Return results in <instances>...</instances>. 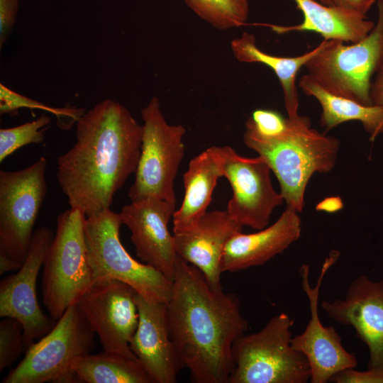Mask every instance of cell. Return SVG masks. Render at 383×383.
Returning <instances> with one entry per match:
<instances>
[{
  "mask_svg": "<svg viewBox=\"0 0 383 383\" xmlns=\"http://www.w3.org/2000/svg\"><path fill=\"white\" fill-rule=\"evenodd\" d=\"M258 133L266 136H272L281 133L286 126L287 118L278 111L271 109H256L250 117Z\"/></svg>",
  "mask_w": 383,
  "mask_h": 383,
  "instance_id": "obj_29",
  "label": "cell"
},
{
  "mask_svg": "<svg viewBox=\"0 0 383 383\" xmlns=\"http://www.w3.org/2000/svg\"><path fill=\"white\" fill-rule=\"evenodd\" d=\"M23 264L18 263L5 254L0 253V274L12 270H18Z\"/></svg>",
  "mask_w": 383,
  "mask_h": 383,
  "instance_id": "obj_35",
  "label": "cell"
},
{
  "mask_svg": "<svg viewBox=\"0 0 383 383\" xmlns=\"http://www.w3.org/2000/svg\"><path fill=\"white\" fill-rule=\"evenodd\" d=\"M122 224L120 214L110 209L85 219L84 235L94 282L104 279L123 282L149 301L167 303L172 280L131 257L120 240Z\"/></svg>",
  "mask_w": 383,
  "mask_h": 383,
  "instance_id": "obj_7",
  "label": "cell"
},
{
  "mask_svg": "<svg viewBox=\"0 0 383 383\" xmlns=\"http://www.w3.org/2000/svg\"><path fill=\"white\" fill-rule=\"evenodd\" d=\"M20 0H0V48L9 37L16 22Z\"/></svg>",
  "mask_w": 383,
  "mask_h": 383,
  "instance_id": "obj_31",
  "label": "cell"
},
{
  "mask_svg": "<svg viewBox=\"0 0 383 383\" xmlns=\"http://www.w3.org/2000/svg\"><path fill=\"white\" fill-rule=\"evenodd\" d=\"M201 19L215 28L226 30L246 24L248 0H184Z\"/></svg>",
  "mask_w": 383,
  "mask_h": 383,
  "instance_id": "obj_25",
  "label": "cell"
},
{
  "mask_svg": "<svg viewBox=\"0 0 383 383\" xmlns=\"http://www.w3.org/2000/svg\"><path fill=\"white\" fill-rule=\"evenodd\" d=\"M141 151L128 198L131 202L154 197L176 204L174 180L184 155L186 128L167 123L157 96L141 110Z\"/></svg>",
  "mask_w": 383,
  "mask_h": 383,
  "instance_id": "obj_9",
  "label": "cell"
},
{
  "mask_svg": "<svg viewBox=\"0 0 383 383\" xmlns=\"http://www.w3.org/2000/svg\"><path fill=\"white\" fill-rule=\"evenodd\" d=\"M343 207V204L339 196H330L324 199L316 205L317 211L327 213H335Z\"/></svg>",
  "mask_w": 383,
  "mask_h": 383,
  "instance_id": "obj_34",
  "label": "cell"
},
{
  "mask_svg": "<svg viewBox=\"0 0 383 383\" xmlns=\"http://www.w3.org/2000/svg\"><path fill=\"white\" fill-rule=\"evenodd\" d=\"M71 369L79 382L153 383L138 360L104 351L77 357Z\"/></svg>",
  "mask_w": 383,
  "mask_h": 383,
  "instance_id": "obj_24",
  "label": "cell"
},
{
  "mask_svg": "<svg viewBox=\"0 0 383 383\" xmlns=\"http://www.w3.org/2000/svg\"><path fill=\"white\" fill-rule=\"evenodd\" d=\"M136 293L123 282L99 279L94 282L77 301L79 311L98 335L104 352L138 360L130 348L139 318Z\"/></svg>",
  "mask_w": 383,
  "mask_h": 383,
  "instance_id": "obj_11",
  "label": "cell"
},
{
  "mask_svg": "<svg viewBox=\"0 0 383 383\" xmlns=\"http://www.w3.org/2000/svg\"><path fill=\"white\" fill-rule=\"evenodd\" d=\"M370 96L373 104L383 105V62L372 84Z\"/></svg>",
  "mask_w": 383,
  "mask_h": 383,
  "instance_id": "obj_33",
  "label": "cell"
},
{
  "mask_svg": "<svg viewBox=\"0 0 383 383\" xmlns=\"http://www.w3.org/2000/svg\"><path fill=\"white\" fill-rule=\"evenodd\" d=\"M340 253L333 250L324 260L315 286L309 282V266L299 269L302 289L310 309V319L304 331L292 338V345L306 358L311 370V383H326L343 370L356 368V357L343 345L341 338L333 326H324L318 313L320 289L328 270L336 262Z\"/></svg>",
  "mask_w": 383,
  "mask_h": 383,
  "instance_id": "obj_12",
  "label": "cell"
},
{
  "mask_svg": "<svg viewBox=\"0 0 383 383\" xmlns=\"http://www.w3.org/2000/svg\"><path fill=\"white\" fill-rule=\"evenodd\" d=\"M377 7V22L365 38L351 45L327 40L304 66L326 91L367 106L373 105L372 77L383 62V0Z\"/></svg>",
  "mask_w": 383,
  "mask_h": 383,
  "instance_id": "obj_6",
  "label": "cell"
},
{
  "mask_svg": "<svg viewBox=\"0 0 383 383\" xmlns=\"http://www.w3.org/2000/svg\"><path fill=\"white\" fill-rule=\"evenodd\" d=\"M223 177L221 146L206 149L189 162L183 175L184 195L179 209L173 214V232L194 228L207 212L218 179Z\"/></svg>",
  "mask_w": 383,
  "mask_h": 383,
  "instance_id": "obj_20",
  "label": "cell"
},
{
  "mask_svg": "<svg viewBox=\"0 0 383 383\" xmlns=\"http://www.w3.org/2000/svg\"><path fill=\"white\" fill-rule=\"evenodd\" d=\"M24 351L21 323L14 318H3L0 323V371L11 367Z\"/></svg>",
  "mask_w": 383,
  "mask_h": 383,
  "instance_id": "obj_28",
  "label": "cell"
},
{
  "mask_svg": "<svg viewBox=\"0 0 383 383\" xmlns=\"http://www.w3.org/2000/svg\"><path fill=\"white\" fill-rule=\"evenodd\" d=\"M299 86L303 92L319 102L321 125L329 131L350 121H360L370 134V140L383 133V105L367 106L354 100L333 95L323 89L309 74L303 75Z\"/></svg>",
  "mask_w": 383,
  "mask_h": 383,
  "instance_id": "obj_23",
  "label": "cell"
},
{
  "mask_svg": "<svg viewBox=\"0 0 383 383\" xmlns=\"http://www.w3.org/2000/svg\"><path fill=\"white\" fill-rule=\"evenodd\" d=\"M223 177L232 188L227 212L243 226L261 230L268 226L274 209L284 199L273 187L271 169L261 156L246 157L231 147L221 146Z\"/></svg>",
  "mask_w": 383,
  "mask_h": 383,
  "instance_id": "obj_13",
  "label": "cell"
},
{
  "mask_svg": "<svg viewBox=\"0 0 383 383\" xmlns=\"http://www.w3.org/2000/svg\"><path fill=\"white\" fill-rule=\"evenodd\" d=\"M86 218L80 210L71 208L60 213L45 257L42 295L50 316L55 321L94 283L84 235Z\"/></svg>",
  "mask_w": 383,
  "mask_h": 383,
  "instance_id": "obj_5",
  "label": "cell"
},
{
  "mask_svg": "<svg viewBox=\"0 0 383 383\" xmlns=\"http://www.w3.org/2000/svg\"><path fill=\"white\" fill-rule=\"evenodd\" d=\"M40 109L55 115L60 122V126L65 128L63 121L66 119L70 125L80 118L84 113V109L74 107L57 108L45 105L18 94L3 84H0V113L1 114L15 113L20 109Z\"/></svg>",
  "mask_w": 383,
  "mask_h": 383,
  "instance_id": "obj_27",
  "label": "cell"
},
{
  "mask_svg": "<svg viewBox=\"0 0 383 383\" xmlns=\"http://www.w3.org/2000/svg\"><path fill=\"white\" fill-rule=\"evenodd\" d=\"M51 118L45 114L21 125L0 129V162L18 149L29 145L40 144L44 141L45 132L50 124Z\"/></svg>",
  "mask_w": 383,
  "mask_h": 383,
  "instance_id": "obj_26",
  "label": "cell"
},
{
  "mask_svg": "<svg viewBox=\"0 0 383 383\" xmlns=\"http://www.w3.org/2000/svg\"><path fill=\"white\" fill-rule=\"evenodd\" d=\"M243 226L227 211L206 212L192 228L174 233L177 255L197 267L214 289H221V260L228 240Z\"/></svg>",
  "mask_w": 383,
  "mask_h": 383,
  "instance_id": "obj_18",
  "label": "cell"
},
{
  "mask_svg": "<svg viewBox=\"0 0 383 383\" xmlns=\"http://www.w3.org/2000/svg\"><path fill=\"white\" fill-rule=\"evenodd\" d=\"M321 306L334 321L352 326L367 347V369L383 367V278L365 275L352 280L344 298L325 300Z\"/></svg>",
  "mask_w": 383,
  "mask_h": 383,
  "instance_id": "obj_16",
  "label": "cell"
},
{
  "mask_svg": "<svg viewBox=\"0 0 383 383\" xmlns=\"http://www.w3.org/2000/svg\"><path fill=\"white\" fill-rule=\"evenodd\" d=\"M175 211L176 204L150 197L131 201L119 213L131 233L138 257L170 280L178 255L168 223Z\"/></svg>",
  "mask_w": 383,
  "mask_h": 383,
  "instance_id": "obj_15",
  "label": "cell"
},
{
  "mask_svg": "<svg viewBox=\"0 0 383 383\" xmlns=\"http://www.w3.org/2000/svg\"><path fill=\"white\" fill-rule=\"evenodd\" d=\"M243 138L245 145L269 165L279 181L286 206L299 213L304 208L311 177L334 168L340 144L338 138L313 128L309 117L300 115L287 117L285 128L272 136L258 133L249 118Z\"/></svg>",
  "mask_w": 383,
  "mask_h": 383,
  "instance_id": "obj_3",
  "label": "cell"
},
{
  "mask_svg": "<svg viewBox=\"0 0 383 383\" xmlns=\"http://www.w3.org/2000/svg\"><path fill=\"white\" fill-rule=\"evenodd\" d=\"M76 142L57 160V178L71 209L87 217L109 209L135 172L143 125L121 104L105 99L77 122Z\"/></svg>",
  "mask_w": 383,
  "mask_h": 383,
  "instance_id": "obj_1",
  "label": "cell"
},
{
  "mask_svg": "<svg viewBox=\"0 0 383 383\" xmlns=\"http://www.w3.org/2000/svg\"><path fill=\"white\" fill-rule=\"evenodd\" d=\"M331 381L335 383H383V367L364 371L348 369L334 375Z\"/></svg>",
  "mask_w": 383,
  "mask_h": 383,
  "instance_id": "obj_30",
  "label": "cell"
},
{
  "mask_svg": "<svg viewBox=\"0 0 383 383\" xmlns=\"http://www.w3.org/2000/svg\"><path fill=\"white\" fill-rule=\"evenodd\" d=\"M333 5L366 15L375 0H331Z\"/></svg>",
  "mask_w": 383,
  "mask_h": 383,
  "instance_id": "obj_32",
  "label": "cell"
},
{
  "mask_svg": "<svg viewBox=\"0 0 383 383\" xmlns=\"http://www.w3.org/2000/svg\"><path fill=\"white\" fill-rule=\"evenodd\" d=\"M294 320L282 312L258 332L242 335L232 349L233 369L228 383H306V357L292 345Z\"/></svg>",
  "mask_w": 383,
  "mask_h": 383,
  "instance_id": "obj_4",
  "label": "cell"
},
{
  "mask_svg": "<svg viewBox=\"0 0 383 383\" xmlns=\"http://www.w3.org/2000/svg\"><path fill=\"white\" fill-rule=\"evenodd\" d=\"M326 41L327 40L323 39L316 48L304 55L296 57H279L262 51L257 46L256 38L253 34L243 33L231 41V48L238 61L262 63L273 70L282 87L288 118H293L299 116L296 74L299 70L324 47Z\"/></svg>",
  "mask_w": 383,
  "mask_h": 383,
  "instance_id": "obj_22",
  "label": "cell"
},
{
  "mask_svg": "<svg viewBox=\"0 0 383 383\" xmlns=\"http://www.w3.org/2000/svg\"><path fill=\"white\" fill-rule=\"evenodd\" d=\"M95 335L77 304H72L49 333L26 349L2 383L79 382L71 365L77 357L91 353Z\"/></svg>",
  "mask_w": 383,
  "mask_h": 383,
  "instance_id": "obj_8",
  "label": "cell"
},
{
  "mask_svg": "<svg viewBox=\"0 0 383 383\" xmlns=\"http://www.w3.org/2000/svg\"><path fill=\"white\" fill-rule=\"evenodd\" d=\"M138 323L130 348L153 383H175L184 365L171 338L166 303L136 293Z\"/></svg>",
  "mask_w": 383,
  "mask_h": 383,
  "instance_id": "obj_17",
  "label": "cell"
},
{
  "mask_svg": "<svg viewBox=\"0 0 383 383\" xmlns=\"http://www.w3.org/2000/svg\"><path fill=\"white\" fill-rule=\"evenodd\" d=\"M303 13L301 23L292 26H272L274 30L311 31L325 40L355 43L365 38L374 27L373 21L357 11L335 6H326L316 0H294Z\"/></svg>",
  "mask_w": 383,
  "mask_h": 383,
  "instance_id": "obj_21",
  "label": "cell"
},
{
  "mask_svg": "<svg viewBox=\"0 0 383 383\" xmlns=\"http://www.w3.org/2000/svg\"><path fill=\"white\" fill-rule=\"evenodd\" d=\"M240 306L236 294L213 289L197 267L177 257L167 316L192 382L228 383L233 345L249 328Z\"/></svg>",
  "mask_w": 383,
  "mask_h": 383,
  "instance_id": "obj_2",
  "label": "cell"
},
{
  "mask_svg": "<svg viewBox=\"0 0 383 383\" xmlns=\"http://www.w3.org/2000/svg\"><path fill=\"white\" fill-rule=\"evenodd\" d=\"M54 235L46 226L34 231L22 266L0 283V316L14 318L21 323L26 350L36 339L49 333L57 321L43 313L36 294L38 274Z\"/></svg>",
  "mask_w": 383,
  "mask_h": 383,
  "instance_id": "obj_14",
  "label": "cell"
},
{
  "mask_svg": "<svg viewBox=\"0 0 383 383\" xmlns=\"http://www.w3.org/2000/svg\"><path fill=\"white\" fill-rule=\"evenodd\" d=\"M317 1L326 6H333L331 0H317Z\"/></svg>",
  "mask_w": 383,
  "mask_h": 383,
  "instance_id": "obj_36",
  "label": "cell"
},
{
  "mask_svg": "<svg viewBox=\"0 0 383 383\" xmlns=\"http://www.w3.org/2000/svg\"><path fill=\"white\" fill-rule=\"evenodd\" d=\"M299 212L286 206L271 226L253 233L235 234L227 243L221 260L222 272H235L261 266L283 252L301 236Z\"/></svg>",
  "mask_w": 383,
  "mask_h": 383,
  "instance_id": "obj_19",
  "label": "cell"
},
{
  "mask_svg": "<svg viewBox=\"0 0 383 383\" xmlns=\"http://www.w3.org/2000/svg\"><path fill=\"white\" fill-rule=\"evenodd\" d=\"M48 161L40 157L16 171H0V253L25 261L33 227L47 193Z\"/></svg>",
  "mask_w": 383,
  "mask_h": 383,
  "instance_id": "obj_10",
  "label": "cell"
}]
</instances>
